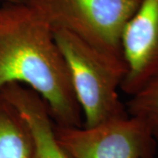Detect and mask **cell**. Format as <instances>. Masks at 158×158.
Listing matches in <instances>:
<instances>
[{"label": "cell", "mask_w": 158, "mask_h": 158, "mask_svg": "<svg viewBox=\"0 0 158 158\" xmlns=\"http://www.w3.org/2000/svg\"><path fill=\"white\" fill-rule=\"evenodd\" d=\"M10 84L38 93L58 126H83L82 112L54 32L22 2L0 7V90Z\"/></svg>", "instance_id": "1"}, {"label": "cell", "mask_w": 158, "mask_h": 158, "mask_svg": "<svg viewBox=\"0 0 158 158\" xmlns=\"http://www.w3.org/2000/svg\"><path fill=\"white\" fill-rule=\"evenodd\" d=\"M53 32L68 67L83 126L127 116L118 94L127 74L125 61L106 56L66 31Z\"/></svg>", "instance_id": "2"}, {"label": "cell", "mask_w": 158, "mask_h": 158, "mask_svg": "<svg viewBox=\"0 0 158 158\" xmlns=\"http://www.w3.org/2000/svg\"><path fill=\"white\" fill-rule=\"evenodd\" d=\"M53 31L63 30L100 53L124 60L122 36L141 0H21Z\"/></svg>", "instance_id": "3"}, {"label": "cell", "mask_w": 158, "mask_h": 158, "mask_svg": "<svg viewBox=\"0 0 158 158\" xmlns=\"http://www.w3.org/2000/svg\"><path fill=\"white\" fill-rule=\"evenodd\" d=\"M56 134L70 158H155L156 153L147 125L129 114L92 127L56 124Z\"/></svg>", "instance_id": "4"}, {"label": "cell", "mask_w": 158, "mask_h": 158, "mask_svg": "<svg viewBox=\"0 0 158 158\" xmlns=\"http://www.w3.org/2000/svg\"><path fill=\"white\" fill-rule=\"evenodd\" d=\"M127 74L120 90L132 96L158 72V0H141L122 36Z\"/></svg>", "instance_id": "5"}, {"label": "cell", "mask_w": 158, "mask_h": 158, "mask_svg": "<svg viewBox=\"0 0 158 158\" xmlns=\"http://www.w3.org/2000/svg\"><path fill=\"white\" fill-rule=\"evenodd\" d=\"M0 95L9 102L24 120L31 136L33 158H70L56 134V122L46 102L27 86L10 84Z\"/></svg>", "instance_id": "6"}, {"label": "cell", "mask_w": 158, "mask_h": 158, "mask_svg": "<svg viewBox=\"0 0 158 158\" xmlns=\"http://www.w3.org/2000/svg\"><path fill=\"white\" fill-rule=\"evenodd\" d=\"M0 158H33L29 131L15 108L0 95Z\"/></svg>", "instance_id": "7"}, {"label": "cell", "mask_w": 158, "mask_h": 158, "mask_svg": "<svg viewBox=\"0 0 158 158\" xmlns=\"http://www.w3.org/2000/svg\"><path fill=\"white\" fill-rule=\"evenodd\" d=\"M130 97L127 113L147 125L158 142V72Z\"/></svg>", "instance_id": "8"}, {"label": "cell", "mask_w": 158, "mask_h": 158, "mask_svg": "<svg viewBox=\"0 0 158 158\" xmlns=\"http://www.w3.org/2000/svg\"><path fill=\"white\" fill-rule=\"evenodd\" d=\"M0 1H3L5 3H19V2H21V0H0Z\"/></svg>", "instance_id": "9"}]
</instances>
